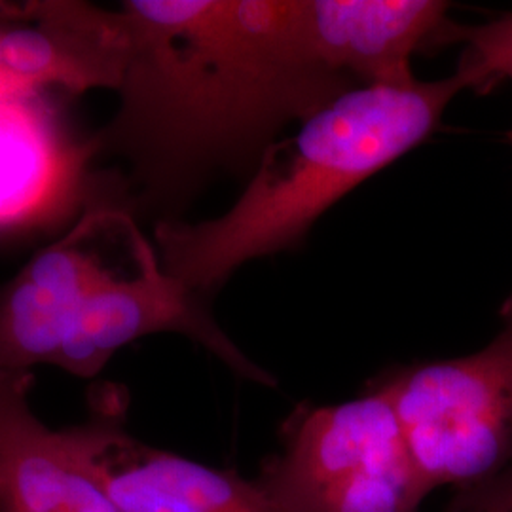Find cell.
<instances>
[{"label":"cell","mask_w":512,"mask_h":512,"mask_svg":"<svg viewBox=\"0 0 512 512\" xmlns=\"http://www.w3.org/2000/svg\"><path fill=\"white\" fill-rule=\"evenodd\" d=\"M120 107L93 135L148 209H181L220 173L253 175L283 131L355 88L308 48L298 0H128Z\"/></svg>","instance_id":"cell-1"},{"label":"cell","mask_w":512,"mask_h":512,"mask_svg":"<svg viewBox=\"0 0 512 512\" xmlns=\"http://www.w3.org/2000/svg\"><path fill=\"white\" fill-rule=\"evenodd\" d=\"M461 92L467 82L454 73L336 95L264 152L224 215L156 224L165 274L209 296L243 264L293 249L332 205L427 139Z\"/></svg>","instance_id":"cell-2"},{"label":"cell","mask_w":512,"mask_h":512,"mask_svg":"<svg viewBox=\"0 0 512 512\" xmlns=\"http://www.w3.org/2000/svg\"><path fill=\"white\" fill-rule=\"evenodd\" d=\"M256 482L281 512H418L429 495L376 384L346 403L298 406Z\"/></svg>","instance_id":"cell-3"},{"label":"cell","mask_w":512,"mask_h":512,"mask_svg":"<svg viewBox=\"0 0 512 512\" xmlns=\"http://www.w3.org/2000/svg\"><path fill=\"white\" fill-rule=\"evenodd\" d=\"M471 355L397 366L372 384L391 399L427 492L467 488L512 463V294Z\"/></svg>","instance_id":"cell-4"},{"label":"cell","mask_w":512,"mask_h":512,"mask_svg":"<svg viewBox=\"0 0 512 512\" xmlns=\"http://www.w3.org/2000/svg\"><path fill=\"white\" fill-rule=\"evenodd\" d=\"M69 429L84 469L118 512H281L256 480L133 439L120 389Z\"/></svg>","instance_id":"cell-5"},{"label":"cell","mask_w":512,"mask_h":512,"mask_svg":"<svg viewBox=\"0 0 512 512\" xmlns=\"http://www.w3.org/2000/svg\"><path fill=\"white\" fill-rule=\"evenodd\" d=\"M158 332L184 334L241 378L275 385L274 376L255 365L220 329L207 296L165 274L148 241L131 274L116 277L90 296L74 319L54 366L78 378H93L118 349Z\"/></svg>","instance_id":"cell-6"},{"label":"cell","mask_w":512,"mask_h":512,"mask_svg":"<svg viewBox=\"0 0 512 512\" xmlns=\"http://www.w3.org/2000/svg\"><path fill=\"white\" fill-rule=\"evenodd\" d=\"M128 213L88 209L73 230L42 249L0 294V370L54 365L90 296L120 275L105 258V236Z\"/></svg>","instance_id":"cell-7"},{"label":"cell","mask_w":512,"mask_h":512,"mask_svg":"<svg viewBox=\"0 0 512 512\" xmlns=\"http://www.w3.org/2000/svg\"><path fill=\"white\" fill-rule=\"evenodd\" d=\"M128 61L120 10L88 2H35L33 18L0 23V107L42 95L118 92Z\"/></svg>","instance_id":"cell-8"},{"label":"cell","mask_w":512,"mask_h":512,"mask_svg":"<svg viewBox=\"0 0 512 512\" xmlns=\"http://www.w3.org/2000/svg\"><path fill=\"white\" fill-rule=\"evenodd\" d=\"M448 14L440 0H298L311 54L353 86L414 84L412 59L439 50Z\"/></svg>","instance_id":"cell-9"},{"label":"cell","mask_w":512,"mask_h":512,"mask_svg":"<svg viewBox=\"0 0 512 512\" xmlns=\"http://www.w3.org/2000/svg\"><path fill=\"white\" fill-rule=\"evenodd\" d=\"M93 139L78 143L44 93L0 107V230L44 226L82 200Z\"/></svg>","instance_id":"cell-10"},{"label":"cell","mask_w":512,"mask_h":512,"mask_svg":"<svg viewBox=\"0 0 512 512\" xmlns=\"http://www.w3.org/2000/svg\"><path fill=\"white\" fill-rule=\"evenodd\" d=\"M35 376L0 370V512H118L76 454L71 429L31 406Z\"/></svg>","instance_id":"cell-11"},{"label":"cell","mask_w":512,"mask_h":512,"mask_svg":"<svg viewBox=\"0 0 512 512\" xmlns=\"http://www.w3.org/2000/svg\"><path fill=\"white\" fill-rule=\"evenodd\" d=\"M463 44L456 73L467 82L469 92L490 93L503 82L512 84V12L482 25L450 21L442 48Z\"/></svg>","instance_id":"cell-12"},{"label":"cell","mask_w":512,"mask_h":512,"mask_svg":"<svg viewBox=\"0 0 512 512\" xmlns=\"http://www.w3.org/2000/svg\"><path fill=\"white\" fill-rule=\"evenodd\" d=\"M442 512H512V463L497 475L456 490Z\"/></svg>","instance_id":"cell-13"},{"label":"cell","mask_w":512,"mask_h":512,"mask_svg":"<svg viewBox=\"0 0 512 512\" xmlns=\"http://www.w3.org/2000/svg\"><path fill=\"white\" fill-rule=\"evenodd\" d=\"M507 139H509V141H511V145H512V129H511V131H509V133H507Z\"/></svg>","instance_id":"cell-14"}]
</instances>
